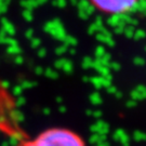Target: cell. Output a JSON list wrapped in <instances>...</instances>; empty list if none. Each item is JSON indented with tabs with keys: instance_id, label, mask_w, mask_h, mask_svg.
I'll return each instance as SVG.
<instances>
[{
	"instance_id": "6da1fadb",
	"label": "cell",
	"mask_w": 146,
	"mask_h": 146,
	"mask_svg": "<svg viewBox=\"0 0 146 146\" xmlns=\"http://www.w3.org/2000/svg\"><path fill=\"white\" fill-rule=\"evenodd\" d=\"M20 146H86V143L73 131L51 128L39 133L33 140L22 142Z\"/></svg>"
},
{
	"instance_id": "7a4b0ae2",
	"label": "cell",
	"mask_w": 146,
	"mask_h": 146,
	"mask_svg": "<svg viewBox=\"0 0 146 146\" xmlns=\"http://www.w3.org/2000/svg\"><path fill=\"white\" fill-rule=\"evenodd\" d=\"M88 2L100 14L116 17L134 11L140 3V0H88Z\"/></svg>"
}]
</instances>
